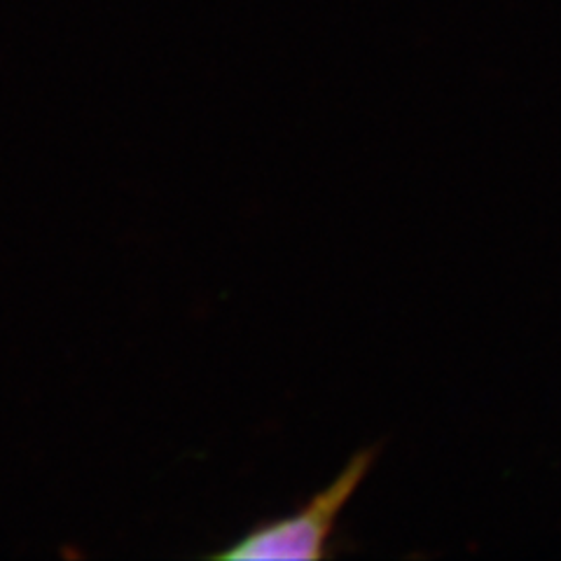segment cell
Masks as SVG:
<instances>
[{
    "mask_svg": "<svg viewBox=\"0 0 561 561\" xmlns=\"http://www.w3.org/2000/svg\"><path fill=\"white\" fill-rule=\"evenodd\" d=\"M379 447H365L354 454L340 476L323 491L313 494L300 511L262 522L253 531L234 540L230 548L216 552L214 559H323L328 557V542L335 524L356 494L367 472L375 466Z\"/></svg>",
    "mask_w": 561,
    "mask_h": 561,
    "instance_id": "6da1fadb",
    "label": "cell"
}]
</instances>
